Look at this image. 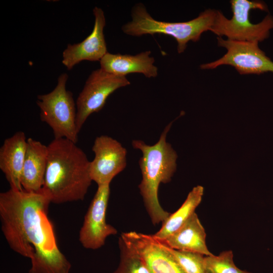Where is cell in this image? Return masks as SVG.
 <instances>
[{"label":"cell","mask_w":273,"mask_h":273,"mask_svg":"<svg viewBox=\"0 0 273 273\" xmlns=\"http://www.w3.org/2000/svg\"><path fill=\"white\" fill-rule=\"evenodd\" d=\"M50 203L41 190L1 193L2 231L13 251L30 259L35 273H69L71 264L58 247L48 217Z\"/></svg>","instance_id":"cell-1"},{"label":"cell","mask_w":273,"mask_h":273,"mask_svg":"<svg viewBox=\"0 0 273 273\" xmlns=\"http://www.w3.org/2000/svg\"><path fill=\"white\" fill-rule=\"evenodd\" d=\"M90 161L75 143L65 138L48 145V159L43 193L51 203L83 200L92 182Z\"/></svg>","instance_id":"cell-2"},{"label":"cell","mask_w":273,"mask_h":273,"mask_svg":"<svg viewBox=\"0 0 273 273\" xmlns=\"http://www.w3.org/2000/svg\"><path fill=\"white\" fill-rule=\"evenodd\" d=\"M172 123L165 127L158 141L153 145H147L142 140L132 141L133 148L142 153L139 162L142 179L139 188L154 224L163 222L170 214L161 206L158 193L160 184L169 183L176 169V153L166 142Z\"/></svg>","instance_id":"cell-3"},{"label":"cell","mask_w":273,"mask_h":273,"mask_svg":"<svg viewBox=\"0 0 273 273\" xmlns=\"http://www.w3.org/2000/svg\"><path fill=\"white\" fill-rule=\"evenodd\" d=\"M217 11L207 9L188 21L169 22L154 19L142 3L137 4L131 11V21L122 27L123 32L129 35L140 36L146 34H164L172 36L177 42L179 54L186 49L190 41L197 42L202 34L211 31L215 21Z\"/></svg>","instance_id":"cell-4"},{"label":"cell","mask_w":273,"mask_h":273,"mask_svg":"<svg viewBox=\"0 0 273 273\" xmlns=\"http://www.w3.org/2000/svg\"><path fill=\"white\" fill-rule=\"evenodd\" d=\"M233 13L229 19L219 10L210 31L218 37L225 36L227 39L240 41L260 42L268 38L273 29V16L268 14L258 23H252L249 14L252 10L268 11L267 5L262 1L231 0Z\"/></svg>","instance_id":"cell-5"},{"label":"cell","mask_w":273,"mask_h":273,"mask_svg":"<svg viewBox=\"0 0 273 273\" xmlns=\"http://www.w3.org/2000/svg\"><path fill=\"white\" fill-rule=\"evenodd\" d=\"M68 78L67 74H61L52 92L37 96L36 104L41 120L52 129L54 138H65L76 143V105L72 92L66 88Z\"/></svg>","instance_id":"cell-6"},{"label":"cell","mask_w":273,"mask_h":273,"mask_svg":"<svg viewBox=\"0 0 273 273\" xmlns=\"http://www.w3.org/2000/svg\"><path fill=\"white\" fill-rule=\"evenodd\" d=\"M217 45L226 50L220 58L200 65L201 69H213L221 65H230L241 75L273 73V61L258 46V42L224 39L217 37Z\"/></svg>","instance_id":"cell-7"},{"label":"cell","mask_w":273,"mask_h":273,"mask_svg":"<svg viewBox=\"0 0 273 273\" xmlns=\"http://www.w3.org/2000/svg\"><path fill=\"white\" fill-rule=\"evenodd\" d=\"M129 84L126 77L109 73L101 68L93 71L86 79L76 101L78 133L89 116L104 107L111 94Z\"/></svg>","instance_id":"cell-8"},{"label":"cell","mask_w":273,"mask_h":273,"mask_svg":"<svg viewBox=\"0 0 273 273\" xmlns=\"http://www.w3.org/2000/svg\"><path fill=\"white\" fill-rule=\"evenodd\" d=\"M110 192V184L98 186L85 215L78 239L85 249L100 248L104 245L107 237L117 234V230L106 220Z\"/></svg>","instance_id":"cell-9"},{"label":"cell","mask_w":273,"mask_h":273,"mask_svg":"<svg viewBox=\"0 0 273 273\" xmlns=\"http://www.w3.org/2000/svg\"><path fill=\"white\" fill-rule=\"evenodd\" d=\"M92 151L95 154L90 161L92 180L98 186L110 184L113 178L126 167V149L116 140L103 135L96 138Z\"/></svg>","instance_id":"cell-10"},{"label":"cell","mask_w":273,"mask_h":273,"mask_svg":"<svg viewBox=\"0 0 273 273\" xmlns=\"http://www.w3.org/2000/svg\"><path fill=\"white\" fill-rule=\"evenodd\" d=\"M93 13L95 22L92 33L80 42L68 44L63 52L62 62L68 70L82 61H100L108 53L104 34L106 25L104 11L95 7Z\"/></svg>","instance_id":"cell-11"},{"label":"cell","mask_w":273,"mask_h":273,"mask_svg":"<svg viewBox=\"0 0 273 273\" xmlns=\"http://www.w3.org/2000/svg\"><path fill=\"white\" fill-rule=\"evenodd\" d=\"M150 273H185L162 240L153 235L125 233Z\"/></svg>","instance_id":"cell-12"},{"label":"cell","mask_w":273,"mask_h":273,"mask_svg":"<svg viewBox=\"0 0 273 273\" xmlns=\"http://www.w3.org/2000/svg\"><path fill=\"white\" fill-rule=\"evenodd\" d=\"M151 52L146 51L135 55L111 54L108 52L100 60V66L105 71L119 76L132 73H142L147 78L155 77L158 68L154 65Z\"/></svg>","instance_id":"cell-13"},{"label":"cell","mask_w":273,"mask_h":273,"mask_svg":"<svg viewBox=\"0 0 273 273\" xmlns=\"http://www.w3.org/2000/svg\"><path fill=\"white\" fill-rule=\"evenodd\" d=\"M27 140L23 131H17L6 139L0 148V169L10 188L21 190V175Z\"/></svg>","instance_id":"cell-14"},{"label":"cell","mask_w":273,"mask_h":273,"mask_svg":"<svg viewBox=\"0 0 273 273\" xmlns=\"http://www.w3.org/2000/svg\"><path fill=\"white\" fill-rule=\"evenodd\" d=\"M48 146L29 138L21 175L22 189L28 192L41 190L46 171Z\"/></svg>","instance_id":"cell-15"},{"label":"cell","mask_w":273,"mask_h":273,"mask_svg":"<svg viewBox=\"0 0 273 273\" xmlns=\"http://www.w3.org/2000/svg\"><path fill=\"white\" fill-rule=\"evenodd\" d=\"M205 229L195 212L179 229L162 241L178 251L210 256L213 254L207 247Z\"/></svg>","instance_id":"cell-16"},{"label":"cell","mask_w":273,"mask_h":273,"mask_svg":"<svg viewBox=\"0 0 273 273\" xmlns=\"http://www.w3.org/2000/svg\"><path fill=\"white\" fill-rule=\"evenodd\" d=\"M204 188L201 186L193 188L181 206L162 222L160 229L153 236L163 240L179 229L194 213L202 201Z\"/></svg>","instance_id":"cell-17"},{"label":"cell","mask_w":273,"mask_h":273,"mask_svg":"<svg viewBox=\"0 0 273 273\" xmlns=\"http://www.w3.org/2000/svg\"><path fill=\"white\" fill-rule=\"evenodd\" d=\"M118 245L120 260L117 268L112 273H150L125 233L119 237Z\"/></svg>","instance_id":"cell-18"},{"label":"cell","mask_w":273,"mask_h":273,"mask_svg":"<svg viewBox=\"0 0 273 273\" xmlns=\"http://www.w3.org/2000/svg\"><path fill=\"white\" fill-rule=\"evenodd\" d=\"M204 264L206 273H251L235 264L231 250L224 251L217 256H205Z\"/></svg>","instance_id":"cell-19"},{"label":"cell","mask_w":273,"mask_h":273,"mask_svg":"<svg viewBox=\"0 0 273 273\" xmlns=\"http://www.w3.org/2000/svg\"><path fill=\"white\" fill-rule=\"evenodd\" d=\"M165 245L185 273H206L204 255L199 253L178 251L171 248L166 244Z\"/></svg>","instance_id":"cell-20"},{"label":"cell","mask_w":273,"mask_h":273,"mask_svg":"<svg viewBox=\"0 0 273 273\" xmlns=\"http://www.w3.org/2000/svg\"><path fill=\"white\" fill-rule=\"evenodd\" d=\"M29 273H35V272H34L33 269L32 268H31L30 270H29Z\"/></svg>","instance_id":"cell-21"}]
</instances>
